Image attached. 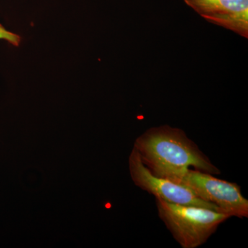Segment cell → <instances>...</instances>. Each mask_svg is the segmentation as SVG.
I'll list each match as a JSON object with an SVG mask.
<instances>
[{
  "label": "cell",
  "instance_id": "6da1fadb",
  "mask_svg": "<svg viewBox=\"0 0 248 248\" xmlns=\"http://www.w3.org/2000/svg\"><path fill=\"white\" fill-rule=\"evenodd\" d=\"M133 148L157 177L171 179L190 168L213 175L221 173L182 129L168 125L148 129Z\"/></svg>",
  "mask_w": 248,
  "mask_h": 248
},
{
  "label": "cell",
  "instance_id": "7a4b0ae2",
  "mask_svg": "<svg viewBox=\"0 0 248 248\" xmlns=\"http://www.w3.org/2000/svg\"><path fill=\"white\" fill-rule=\"evenodd\" d=\"M156 205L159 218L183 248L202 246L223 222L231 218L210 209L170 203L159 198H156Z\"/></svg>",
  "mask_w": 248,
  "mask_h": 248
},
{
  "label": "cell",
  "instance_id": "3957f363",
  "mask_svg": "<svg viewBox=\"0 0 248 248\" xmlns=\"http://www.w3.org/2000/svg\"><path fill=\"white\" fill-rule=\"evenodd\" d=\"M169 180L186 186L202 200L215 204L230 217L248 218V201L234 183L221 180L213 174L187 169Z\"/></svg>",
  "mask_w": 248,
  "mask_h": 248
},
{
  "label": "cell",
  "instance_id": "277c9868",
  "mask_svg": "<svg viewBox=\"0 0 248 248\" xmlns=\"http://www.w3.org/2000/svg\"><path fill=\"white\" fill-rule=\"evenodd\" d=\"M129 170L135 185L154 195L155 198L170 203L193 205L223 213L216 205L200 198L186 186L155 175L145 166L138 151L134 148L129 156Z\"/></svg>",
  "mask_w": 248,
  "mask_h": 248
},
{
  "label": "cell",
  "instance_id": "5b68a950",
  "mask_svg": "<svg viewBox=\"0 0 248 248\" xmlns=\"http://www.w3.org/2000/svg\"><path fill=\"white\" fill-rule=\"evenodd\" d=\"M201 17L248 38V0H184Z\"/></svg>",
  "mask_w": 248,
  "mask_h": 248
},
{
  "label": "cell",
  "instance_id": "8992f818",
  "mask_svg": "<svg viewBox=\"0 0 248 248\" xmlns=\"http://www.w3.org/2000/svg\"><path fill=\"white\" fill-rule=\"evenodd\" d=\"M0 39L6 41L11 45L16 47L19 46L22 40L20 36L6 30L1 24H0Z\"/></svg>",
  "mask_w": 248,
  "mask_h": 248
}]
</instances>
